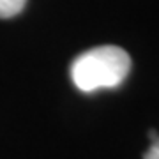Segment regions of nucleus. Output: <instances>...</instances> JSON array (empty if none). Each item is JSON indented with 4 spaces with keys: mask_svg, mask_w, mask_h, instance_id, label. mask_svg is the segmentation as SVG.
<instances>
[{
    "mask_svg": "<svg viewBox=\"0 0 159 159\" xmlns=\"http://www.w3.org/2000/svg\"><path fill=\"white\" fill-rule=\"evenodd\" d=\"M25 4H27V0H0V18L7 20V18L20 14Z\"/></svg>",
    "mask_w": 159,
    "mask_h": 159,
    "instance_id": "2",
    "label": "nucleus"
},
{
    "mask_svg": "<svg viewBox=\"0 0 159 159\" xmlns=\"http://www.w3.org/2000/svg\"><path fill=\"white\" fill-rule=\"evenodd\" d=\"M131 71L129 53L119 46H97L73 60L69 73L81 92H96L119 87Z\"/></svg>",
    "mask_w": 159,
    "mask_h": 159,
    "instance_id": "1",
    "label": "nucleus"
},
{
    "mask_svg": "<svg viewBox=\"0 0 159 159\" xmlns=\"http://www.w3.org/2000/svg\"><path fill=\"white\" fill-rule=\"evenodd\" d=\"M143 159H159V136L150 142V147H148V150L145 152Z\"/></svg>",
    "mask_w": 159,
    "mask_h": 159,
    "instance_id": "3",
    "label": "nucleus"
}]
</instances>
